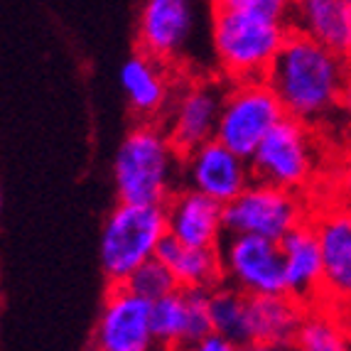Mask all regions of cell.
Masks as SVG:
<instances>
[{
	"label": "cell",
	"mask_w": 351,
	"mask_h": 351,
	"mask_svg": "<svg viewBox=\"0 0 351 351\" xmlns=\"http://www.w3.org/2000/svg\"><path fill=\"white\" fill-rule=\"evenodd\" d=\"M167 236L197 248H219L223 236V206L194 189L180 187L165 202Z\"/></svg>",
	"instance_id": "5bb4252c"
},
{
	"label": "cell",
	"mask_w": 351,
	"mask_h": 351,
	"mask_svg": "<svg viewBox=\"0 0 351 351\" xmlns=\"http://www.w3.org/2000/svg\"><path fill=\"white\" fill-rule=\"evenodd\" d=\"M118 202L165 204L182 187V152L155 121H141L123 135L113 158Z\"/></svg>",
	"instance_id": "7a4b0ae2"
},
{
	"label": "cell",
	"mask_w": 351,
	"mask_h": 351,
	"mask_svg": "<svg viewBox=\"0 0 351 351\" xmlns=\"http://www.w3.org/2000/svg\"><path fill=\"white\" fill-rule=\"evenodd\" d=\"M349 209H351V206H349Z\"/></svg>",
	"instance_id": "d6a6232c"
},
{
	"label": "cell",
	"mask_w": 351,
	"mask_h": 351,
	"mask_svg": "<svg viewBox=\"0 0 351 351\" xmlns=\"http://www.w3.org/2000/svg\"><path fill=\"white\" fill-rule=\"evenodd\" d=\"M182 351H241V346L236 341H231L228 337L219 332H209L202 339L192 341L189 346H184Z\"/></svg>",
	"instance_id": "484cf974"
},
{
	"label": "cell",
	"mask_w": 351,
	"mask_h": 351,
	"mask_svg": "<svg viewBox=\"0 0 351 351\" xmlns=\"http://www.w3.org/2000/svg\"><path fill=\"white\" fill-rule=\"evenodd\" d=\"M290 29L351 62V0H295Z\"/></svg>",
	"instance_id": "e0dca14e"
},
{
	"label": "cell",
	"mask_w": 351,
	"mask_h": 351,
	"mask_svg": "<svg viewBox=\"0 0 351 351\" xmlns=\"http://www.w3.org/2000/svg\"><path fill=\"white\" fill-rule=\"evenodd\" d=\"M304 221V204L298 192L253 180L234 202L223 206V231L248 234L280 243Z\"/></svg>",
	"instance_id": "52a82bcc"
},
{
	"label": "cell",
	"mask_w": 351,
	"mask_h": 351,
	"mask_svg": "<svg viewBox=\"0 0 351 351\" xmlns=\"http://www.w3.org/2000/svg\"><path fill=\"white\" fill-rule=\"evenodd\" d=\"M315 223L322 253V298L351 310V209L332 206Z\"/></svg>",
	"instance_id": "4fadbf2b"
},
{
	"label": "cell",
	"mask_w": 351,
	"mask_h": 351,
	"mask_svg": "<svg viewBox=\"0 0 351 351\" xmlns=\"http://www.w3.org/2000/svg\"><path fill=\"white\" fill-rule=\"evenodd\" d=\"M295 0H214V10H236L251 12L261 18L280 20L290 25V12H293Z\"/></svg>",
	"instance_id": "d4e9b609"
},
{
	"label": "cell",
	"mask_w": 351,
	"mask_h": 351,
	"mask_svg": "<svg viewBox=\"0 0 351 351\" xmlns=\"http://www.w3.org/2000/svg\"><path fill=\"white\" fill-rule=\"evenodd\" d=\"M209 312L214 332L223 334L243 349L253 344L251 339V315H248V295L239 293L236 287L217 285L209 293Z\"/></svg>",
	"instance_id": "44dd1931"
},
{
	"label": "cell",
	"mask_w": 351,
	"mask_h": 351,
	"mask_svg": "<svg viewBox=\"0 0 351 351\" xmlns=\"http://www.w3.org/2000/svg\"><path fill=\"white\" fill-rule=\"evenodd\" d=\"M290 35V25L251 12L214 10L211 49L231 82L265 79L270 64Z\"/></svg>",
	"instance_id": "3957f363"
},
{
	"label": "cell",
	"mask_w": 351,
	"mask_h": 351,
	"mask_svg": "<svg viewBox=\"0 0 351 351\" xmlns=\"http://www.w3.org/2000/svg\"><path fill=\"white\" fill-rule=\"evenodd\" d=\"M0 209H3V199H0Z\"/></svg>",
	"instance_id": "1f68e13d"
},
{
	"label": "cell",
	"mask_w": 351,
	"mask_h": 351,
	"mask_svg": "<svg viewBox=\"0 0 351 351\" xmlns=\"http://www.w3.org/2000/svg\"><path fill=\"white\" fill-rule=\"evenodd\" d=\"M341 180H344V189H346V194H349V197H351V160H349V165H346L344 177H341Z\"/></svg>",
	"instance_id": "f1b7e54d"
},
{
	"label": "cell",
	"mask_w": 351,
	"mask_h": 351,
	"mask_svg": "<svg viewBox=\"0 0 351 351\" xmlns=\"http://www.w3.org/2000/svg\"><path fill=\"white\" fill-rule=\"evenodd\" d=\"M251 182V162L217 138L182 155V187L204 194L221 206L234 202Z\"/></svg>",
	"instance_id": "9c48e42d"
},
{
	"label": "cell",
	"mask_w": 351,
	"mask_h": 351,
	"mask_svg": "<svg viewBox=\"0 0 351 351\" xmlns=\"http://www.w3.org/2000/svg\"><path fill=\"white\" fill-rule=\"evenodd\" d=\"M248 162L253 180L300 194L312 182L317 167V150L310 125L285 116L261 141Z\"/></svg>",
	"instance_id": "8992f818"
},
{
	"label": "cell",
	"mask_w": 351,
	"mask_h": 351,
	"mask_svg": "<svg viewBox=\"0 0 351 351\" xmlns=\"http://www.w3.org/2000/svg\"><path fill=\"white\" fill-rule=\"evenodd\" d=\"M290 351H349V324L334 307H304Z\"/></svg>",
	"instance_id": "ffe728a7"
},
{
	"label": "cell",
	"mask_w": 351,
	"mask_h": 351,
	"mask_svg": "<svg viewBox=\"0 0 351 351\" xmlns=\"http://www.w3.org/2000/svg\"><path fill=\"white\" fill-rule=\"evenodd\" d=\"M285 295L310 307L322 300V253L312 221H302L280 241Z\"/></svg>",
	"instance_id": "9a60e30c"
},
{
	"label": "cell",
	"mask_w": 351,
	"mask_h": 351,
	"mask_svg": "<svg viewBox=\"0 0 351 351\" xmlns=\"http://www.w3.org/2000/svg\"><path fill=\"white\" fill-rule=\"evenodd\" d=\"M282 118L285 108L265 79L234 82L223 91L214 138L236 155L251 160L261 141Z\"/></svg>",
	"instance_id": "5b68a950"
},
{
	"label": "cell",
	"mask_w": 351,
	"mask_h": 351,
	"mask_svg": "<svg viewBox=\"0 0 351 351\" xmlns=\"http://www.w3.org/2000/svg\"><path fill=\"white\" fill-rule=\"evenodd\" d=\"M349 74L346 59L302 32L290 29L265 74V82L280 99L285 116L298 118L304 125H315L339 108Z\"/></svg>",
	"instance_id": "6da1fadb"
},
{
	"label": "cell",
	"mask_w": 351,
	"mask_h": 351,
	"mask_svg": "<svg viewBox=\"0 0 351 351\" xmlns=\"http://www.w3.org/2000/svg\"><path fill=\"white\" fill-rule=\"evenodd\" d=\"M194 0H145L138 15V45L162 64L180 62L197 32Z\"/></svg>",
	"instance_id": "7c38bea8"
},
{
	"label": "cell",
	"mask_w": 351,
	"mask_h": 351,
	"mask_svg": "<svg viewBox=\"0 0 351 351\" xmlns=\"http://www.w3.org/2000/svg\"><path fill=\"white\" fill-rule=\"evenodd\" d=\"M223 91L226 88L219 82H206V79L187 82L175 88L170 106L165 111L162 128L182 155L204 145L206 141H214Z\"/></svg>",
	"instance_id": "8fae6325"
},
{
	"label": "cell",
	"mask_w": 351,
	"mask_h": 351,
	"mask_svg": "<svg viewBox=\"0 0 351 351\" xmlns=\"http://www.w3.org/2000/svg\"><path fill=\"white\" fill-rule=\"evenodd\" d=\"M155 351H180V349H170V346H155Z\"/></svg>",
	"instance_id": "f546056e"
},
{
	"label": "cell",
	"mask_w": 351,
	"mask_h": 351,
	"mask_svg": "<svg viewBox=\"0 0 351 351\" xmlns=\"http://www.w3.org/2000/svg\"><path fill=\"white\" fill-rule=\"evenodd\" d=\"M223 282L248 295H282L285 268L278 241L248 234H226L219 246Z\"/></svg>",
	"instance_id": "ba28073f"
},
{
	"label": "cell",
	"mask_w": 351,
	"mask_h": 351,
	"mask_svg": "<svg viewBox=\"0 0 351 351\" xmlns=\"http://www.w3.org/2000/svg\"><path fill=\"white\" fill-rule=\"evenodd\" d=\"M150 327L158 346L184 349V332H187V300L184 290L177 287L175 293L150 302Z\"/></svg>",
	"instance_id": "7402d4cb"
},
{
	"label": "cell",
	"mask_w": 351,
	"mask_h": 351,
	"mask_svg": "<svg viewBox=\"0 0 351 351\" xmlns=\"http://www.w3.org/2000/svg\"><path fill=\"white\" fill-rule=\"evenodd\" d=\"M167 265L180 290H214L223 282L219 248H197L165 236L155 253Z\"/></svg>",
	"instance_id": "ac0fdd59"
},
{
	"label": "cell",
	"mask_w": 351,
	"mask_h": 351,
	"mask_svg": "<svg viewBox=\"0 0 351 351\" xmlns=\"http://www.w3.org/2000/svg\"><path fill=\"white\" fill-rule=\"evenodd\" d=\"M339 108H341V111H344L346 121H349V125H351V74H349V79H346V86H344V91H341Z\"/></svg>",
	"instance_id": "4316f807"
},
{
	"label": "cell",
	"mask_w": 351,
	"mask_h": 351,
	"mask_svg": "<svg viewBox=\"0 0 351 351\" xmlns=\"http://www.w3.org/2000/svg\"><path fill=\"white\" fill-rule=\"evenodd\" d=\"M150 302L128 285H111L94 324V351H155Z\"/></svg>",
	"instance_id": "30bf717a"
},
{
	"label": "cell",
	"mask_w": 351,
	"mask_h": 351,
	"mask_svg": "<svg viewBox=\"0 0 351 351\" xmlns=\"http://www.w3.org/2000/svg\"><path fill=\"white\" fill-rule=\"evenodd\" d=\"M165 66L167 64L152 59L141 49L121 64V71H118L121 88H123L130 111L141 116V121H155V118L165 116L167 106H170L175 86H172L170 74Z\"/></svg>",
	"instance_id": "2e32d148"
},
{
	"label": "cell",
	"mask_w": 351,
	"mask_h": 351,
	"mask_svg": "<svg viewBox=\"0 0 351 351\" xmlns=\"http://www.w3.org/2000/svg\"><path fill=\"white\" fill-rule=\"evenodd\" d=\"M248 315H251L253 344L290 346L304 315V304L285 293L253 295L248 298Z\"/></svg>",
	"instance_id": "d6986e66"
},
{
	"label": "cell",
	"mask_w": 351,
	"mask_h": 351,
	"mask_svg": "<svg viewBox=\"0 0 351 351\" xmlns=\"http://www.w3.org/2000/svg\"><path fill=\"white\" fill-rule=\"evenodd\" d=\"M125 285L133 290L135 295L145 298L147 302H155V300L165 298L177 290V282L172 278V273L167 270V265L158 258H150L147 263H143L141 268L135 270L133 276L128 278Z\"/></svg>",
	"instance_id": "603a6c76"
},
{
	"label": "cell",
	"mask_w": 351,
	"mask_h": 351,
	"mask_svg": "<svg viewBox=\"0 0 351 351\" xmlns=\"http://www.w3.org/2000/svg\"><path fill=\"white\" fill-rule=\"evenodd\" d=\"M241 351H290V346H276V344H248Z\"/></svg>",
	"instance_id": "83f0119b"
},
{
	"label": "cell",
	"mask_w": 351,
	"mask_h": 351,
	"mask_svg": "<svg viewBox=\"0 0 351 351\" xmlns=\"http://www.w3.org/2000/svg\"><path fill=\"white\" fill-rule=\"evenodd\" d=\"M165 236V204L116 202L104 219L99 239V261L108 285H125L135 270L155 258Z\"/></svg>",
	"instance_id": "277c9868"
},
{
	"label": "cell",
	"mask_w": 351,
	"mask_h": 351,
	"mask_svg": "<svg viewBox=\"0 0 351 351\" xmlns=\"http://www.w3.org/2000/svg\"><path fill=\"white\" fill-rule=\"evenodd\" d=\"M209 293L211 290H184V300H187V332H184V346L192 341L202 339L211 327V312H209Z\"/></svg>",
	"instance_id": "cb8c5ba5"
},
{
	"label": "cell",
	"mask_w": 351,
	"mask_h": 351,
	"mask_svg": "<svg viewBox=\"0 0 351 351\" xmlns=\"http://www.w3.org/2000/svg\"><path fill=\"white\" fill-rule=\"evenodd\" d=\"M349 351H351V324H349Z\"/></svg>",
	"instance_id": "4dcf8cb0"
}]
</instances>
